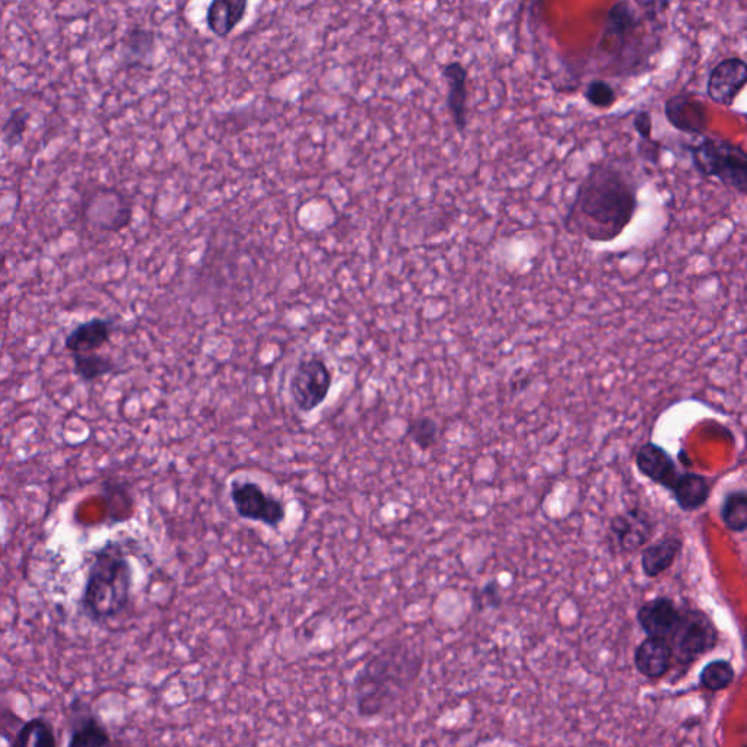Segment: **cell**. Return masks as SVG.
Segmentation results:
<instances>
[{"instance_id": "cell-23", "label": "cell", "mask_w": 747, "mask_h": 747, "mask_svg": "<svg viewBox=\"0 0 747 747\" xmlns=\"http://www.w3.org/2000/svg\"><path fill=\"white\" fill-rule=\"evenodd\" d=\"M73 367L75 374L78 375L85 383L98 380L113 373L117 365L113 359L98 352H88V354H72Z\"/></svg>"}, {"instance_id": "cell-10", "label": "cell", "mask_w": 747, "mask_h": 747, "mask_svg": "<svg viewBox=\"0 0 747 747\" xmlns=\"http://www.w3.org/2000/svg\"><path fill=\"white\" fill-rule=\"evenodd\" d=\"M747 82V65L742 57H727L708 73L707 95L712 103L731 107L742 94Z\"/></svg>"}, {"instance_id": "cell-13", "label": "cell", "mask_w": 747, "mask_h": 747, "mask_svg": "<svg viewBox=\"0 0 747 747\" xmlns=\"http://www.w3.org/2000/svg\"><path fill=\"white\" fill-rule=\"evenodd\" d=\"M638 470L657 485L670 489L672 483L676 481L679 472L675 459L670 456L666 448L656 443H647L642 445L635 457Z\"/></svg>"}, {"instance_id": "cell-22", "label": "cell", "mask_w": 747, "mask_h": 747, "mask_svg": "<svg viewBox=\"0 0 747 747\" xmlns=\"http://www.w3.org/2000/svg\"><path fill=\"white\" fill-rule=\"evenodd\" d=\"M157 36L145 28H132L123 40V57L130 66L141 65L155 52Z\"/></svg>"}, {"instance_id": "cell-26", "label": "cell", "mask_w": 747, "mask_h": 747, "mask_svg": "<svg viewBox=\"0 0 747 747\" xmlns=\"http://www.w3.org/2000/svg\"><path fill=\"white\" fill-rule=\"evenodd\" d=\"M406 435L419 450H431L440 438V425L431 416H418L409 421Z\"/></svg>"}, {"instance_id": "cell-1", "label": "cell", "mask_w": 747, "mask_h": 747, "mask_svg": "<svg viewBox=\"0 0 747 747\" xmlns=\"http://www.w3.org/2000/svg\"><path fill=\"white\" fill-rule=\"evenodd\" d=\"M640 183L619 161H602L588 170L564 216V230L590 243H613L640 208Z\"/></svg>"}, {"instance_id": "cell-11", "label": "cell", "mask_w": 747, "mask_h": 747, "mask_svg": "<svg viewBox=\"0 0 747 747\" xmlns=\"http://www.w3.org/2000/svg\"><path fill=\"white\" fill-rule=\"evenodd\" d=\"M670 125L686 135L704 136L708 126L707 107L691 92L670 97L664 104Z\"/></svg>"}, {"instance_id": "cell-18", "label": "cell", "mask_w": 747, "mask_h": 747, "mask_svg": "<svg viewBox=\"0 0 747 747\" xmlns=\"http://www.w3.org/2000/svg\"><path fill=\"white\" fill-rule=\"evenodd\" d=\"M680 510L686 513L704 507L711 495V482L699 473H679L669 489Z\"/></svg>"}, {"instance_id": "cell-30", "label": "cell", "mask_w": 747, "mask_h": 747, "mask_svg": "<svg viewBox=\"0 0 747 747\" xmlns=\"http://www.w3.org/2000/svg\"><path fill=\"white\" fill-rule=\"evenodd\" d=\"M634 129L640 136L642 145H651L653 141V117L648 111L641 110L635 114Z\"/></svg>"}, {"instance_id": "cell-31", "label": "cell", "mask_w": 747, "mask_h": 747, "mask_svg": "<svg viewBox=\"0 0 747 747\" xmlns=\"http://www.w3.org/2000/svg\"><path fill=\"white\" fill-rule=\"evenodd\" d=\"M476 606L479 610L491 609V607H498L501 605V591H499L498 584L488 583L485 587L479 590L478 596H475Z\"/></svg>"}, {"instance_id": "cell-5", "label": "cell", "mask_w": 747, "mask_h": 747, "mask_svg": "<svg viewBox=\"0 0 747 747\" xmlns=\"http://www.w3.org/2000/svg\"><path fill=\"white\" fill-rule=\"evenodd\" d=\"M667 641L672 647L673 663L691 666L717 647L718 629L704 610L686 609L680 612Z\"/></svg>"}, {"instance_id": "cell-8", "label": "cell", "mask_w": 747, "mask_h": 747, "mask_svg": "<svg viewBox=\"0 0 747 747\" xmlns=\"http://www.w3.org/2000/svg\"><path fill=\"white\" fill-rule=\"evenodd\" d=\"M230 498L235 513L243 520L265 524L270 529H278L285 521L284 502L267 494L259 483L251 481L232 483Z\"/></svg>"}, {"instance_id": "cell-7", "label": "cell", "mask_w": 747, "mask_h": 747, "mask_svg": "<svg viewBox=\"0 0 747 747\" xmlns=\"http://www.w3.org/2000/svg\"><path fill=\"white\" fill-rule=\"evenodd\" d=\"M644 36V19L628 0H619L607 12L605 31L599 49L609 56L618 57L641 47Z\"/></svg>"}, {"instance_id": "cell-9", "label": "cell", "mask_w": 747, "mask_h": 747, "mask_svg": "<svg viewBox=\"0 0 747 747\" xmlns=\"http://www.w3.org/2000/svg\"><path fill=\"white\" fill-rule=\"evenodd\" d=\"M656 533V521L648 511L632 508L613 517L607 532L610 551L634 553L650 542Z\"/></svg>"}, {"instance_id": "cell-21", "label": "cell", "mask_w": 747, "mask_h": 747, "mask_svg": "<svg viewBox=\"0 0 747 747\" xmlns=\"http://www.w3.org/2000/svg\"><path fill=\"white\" fill-rule=\"evenodd\" d=\"M12 746L17 747H54L57 746L56 731L47 718L36 717L24 721L19 727Z\"/></svg>"}, {"instance_id": "cell-29", "label": "cell", "mask_w": 747, "mask_h": 747, "mask_svg": "<svg viewBox=\"0 0 747 747\" xmlns=\"http://www.w3.org/2000/svg\"><path fill=\"white\" fill-rule=\"evenodd\" d=\"M635 9L644 19V22H659L661 15L666 14L670 8V0H634Z\"/></svg>"}, {"instance_id": "cell-24", "label": "cell", "mask_w": 747, "mask_h": 747, "mask_svg": "<svg viewBox=\"0 0 747 747\" xmlns=\"http://www.w3.org/2000/svg\"><path fill=\"white\" fill-rule=\"evenodd\" d=\"M721 520L731 532L743 533L747 527L746 491H731L723 499L720 508Z\"/></svg>"}, {"instance_id": "cell-17", "label": "cell", "mask_w": 747, "mask_h": 747, "mask_svg": "<svg viewBox=\"0 0 747 747\" xmlns=\"http://www.w3.org/2000/svg\"><path fill=\"white\" fill-rule=\"evenodd\" d=\"M249 0H212L206 12L208 30L218 38H227L243 22Z\"/></svg>"}, {"instance_id": "cell-3", "label": "cell", "mask_w": 747, "mask_h": 747, "mask_svg": "<svg viewBox=\"0 0 747 747\" xmlns=\"http://www.w3.org/2000/svg\"><path fill=\"white\" fill-rule=\"evenodd\" d=\"M132 590V562L119 542L108 540L92 553L82 591V612L94 623L113 621L126 612Z\"/></svg>"}, {"instance_id": "cell-20", "label": "cell", "mask_w": 747, "mask_h": 747, "mask_svg": "<svg viewBox=\"0 0 747 747\" xmlns=\"http://www.w3.org/2000/svg\"><path fill=\"white\" fill-rule=\"evenodd\" d=\"M111 736L97 715L91 711H75L72 718L68 746L98 747L110 745Z\"/></svg>"}, {"instance_id": "cell-25", "label": "cell", "mask_w": 747, "mask_h": 747, "mask_svg": "<svg viewBox=\"0 0 747 747\" xmlns=\"http://www.w3.org/2000/svg\"><path fill=\"white\" fill-rule=\"evenodd\" d=\"M734 676H736V672H734V667L731 666L730 661L714 660L705 664L704 669L699 673V682H701L702 688L707 689V691H726L734 682Z\"/></svg>"}, {"instance_id": "cell-28", "label": "cell", "mask_w": 747, "mask_h": 747, "mask_svg": "<svg viewBox=\"0 0 747 747\" xmlns=\"http://www.w3.org/2000/svg\"><path fill=\"white\" fill-rule=\"evenodd\" d=\"M584 98L591 107L607 110V108L615 106L616 101H618V94H616L615 88L605 79H594V81L588 82L586 91H584Z\"/></svg>"}, {"instance_id": "cell-12", "label": "cell", "mask_w": 747, "mask_h": 747, "mask_svg": "<svg viewBox=\"0 0 747 747\" xmlns=\"http://www.w3.org/2000/svg\"><path fill=\"white\" fill-rule=\"evenodd\" d=\"M443 78L447 84V110L457 132L463 135L467 129V114H469V94H467V79L469 72L463 63L450 62L443 68Z\"/></svg>"}, {"instance_id": "cell-4", "label": "cell", "mask_w": 747, "mask_h": 747, "mask_svg": "<svg viewBox=\"0 0 747 747\" xmlns=\"http://www.w3.org/2000/svg\"><path fill=\"white\" fill-rule=\"evenodd\" d=\"M686 151L699 176L717 180L737 195H747V154L742 145L704 135L701 141L686 146Z\"/></svg>"}, {"instance_id": "cell-15", "label": "cell", "mask_w": 747, "mask_h": 747, "mask_svg": "<svg viewBox=\"0 0 747 747\" xmlns=\"http://www.w3.org/2000/svg\"><path fill=\"white\" fill-rule=\"evenodd\" d=\"M634 663L638 672L648 679L666 676L673 666V651L667 638H645L635 650Z\"/></svg>"}, {"instance_id": "cell-6", "label": "cell", "mask_w": 747, "mask_h": 747, "mask_svg": "<svg viewBox=\"0 0 747 747\" xmlns=\"http://www.w3.org/2000/svg\"><path fill=\"white\" fill-rule=\"evenodd\" d=\"M333 375L320 355L301 359L289 377V396L301 413L319 409L332 390Z\"/></svg>"}, {"instance_id": "cell-16", "label": "cell", "mask_w": 747, "mask_h": 747, "mask_svg": "<svg viewBox=\"0 0 747 747\" xmlns=\"http://www.w3.org/2000/svg\"><path fill=\"white\" fill-rule=\"evenodd\" d=\"M113 321L95 317L79 324L66 336L65 348L71 354L98 352L110 342L113 335Z\"/></svg>"}, {"instance_id": "cell-27", "label": "cell", "mask_w": 747, "mask_h": 747, "mask_svg": "<svg viewBox=\"0 0 747 747\" xmlns=\"http://www.w3.org/2000/svg\"><path fill=\"white\" fill-rule=\"evenodd\" d=\"M31 113L24 107L15 108L6 119L2 127V141L9 149L17 148L24 141L28 125H30Z\"/></svg>"}, {"instance_id": "cell-14", "label": "cell", "mask_w": 747, "mask_h": 747, "mask_svg": "<svg viewBox=\"0 0 747 747\" xmlns=\"http://www.w3.org/2000/svg\"><path fill=\"white\" fill-rule=\"evenodd\" d=\"M679 618L676 603L664 596L648 600L637 613V621L648 637H669Z\"/></svg>"}, {"instance_id": "cell-19", "label": "cell", "mask_w": 747, "mask_h": 747, "mask_svg": "<svg viewBox=\"0 0 747 747\" xmlns=\"http://www.w3.org/2000/svg\"><path fill=\"white\" fill-rule=\"evenodd\" d=\"M683 549V540L677 536H666L642 551L641 567L650 578L660 577L675 565Z\"/></svg>"}, {"instance_id": "cell-2", "label": "cell", "mask_w": 747, "mask_h": 747, "mask_svg": "<svg viewBox=\"0 0 747 747\" xmlns=\"http://www.w3.org/2000/svg\"><path fill=\"white\" fill-rule=\"evenodd\" d=\"M422 669V659L403 642L375 653L356 673L352 694L355 710L364 720L383 717L399 704Z\"/></svg>"}]
</instances>
